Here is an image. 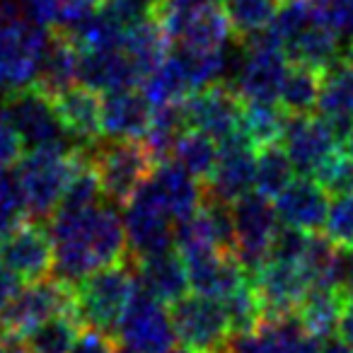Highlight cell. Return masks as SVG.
Segmentation results:
<instances>
[{
  "label": "cell",
  "instance_id": "6da1fadb",
  "mask_svg": "<svg viewBox=\"0 0 353 353\" xmlns=\"http://www.w3.org/2000/svg\"><path fill=\"white\" fill-rule=\"evenodd\" d=\"M49 232L59 279L70 283L128 259L123 218L112 206L97 203L88 211H56Z\"/></svg>",
  "mask_w": 353,
  "mask_h": 353
},
{
  "label": "cell",
  "instance_id": "7a4b0ae2",
  "mask_svg": "<svg viewBox=\"0 0 353 353\" xmlns=\"http://www.w3.org/2000/svg\"><path fill=\"white\" fill-rule=\"evenodd\" d=\"M88 145H46L32 148L17 162V182L30 206V216L37 221L51 218L61 206L70 179L78 172L80 162L85 160Z\"/></svg>",
  "mask_w": 353,
  "mask_h": 353
},
{
  "label": "cell",
  "instance_id": "3957f363",
  "mask_svg": "<svg viewBox=\"0 0 353 353\" xmlns=\"http://www.w3.org/2000/svg\"><path fill=\"white\" fill-rule=\"evenodd\" d=\"M271 27L293 63L324 70L339 59V34L319 17L312 0H288Z\"/></svg>",
  "mask_w": 353,
  "mask_h": 353
},
{
  "label": "cell",
  "instance_id": "277c9868",
  "mask_svg": "<svg viewBox=\"0 0 353 353\" xmlns=\"http://www.w3.org/2000/svg\"><path fill=\"white\" fill-rule=\"evenodd\" d=\"M136 290V271L131 261L107 266L75 283V305L85 327L117 336L119 319Z\"/></svg>",
  "mask_w": 353,
  "mask_h": 353
},
{
  "label": "cell",
  "instance_id": "5b68a950",
  "mask_svg": "<svg viewBox=\"0 0 353 353\" xmlns=\"http://www.w3.org/2000/svg\"><path fill=\"white\" fill-rule=\"evenodd\" d=\"M75 283L65 279H41L34 283H27L17 290L3 312H0V334L3 339L22 341L27 334L37 327L49 322L51 317H59L65 312H75Z\"/></svg>",
  "mask_w": 353,
  "mask_h": 353
},
{
  "label": "cell",
  "instance_id": "8992f818",
  "mask_svg": "<svg viewBox=\"0 0 353 353\" xmlns=\"http://www.w3.org/2000/svg\"><path fill=\"white\" fill-rule=\"evenodd\" d=\"M88 150L104 196L119 206H126L155 170V160L143 141H112L104 145L94 143L88 145Z\"/></svg>",
  "mask_w": 353,
  "mask_h": 353
},
{
  "label": "cell",
  "instance_id": "52a82bcc",
  "mask_svg": "<svg viewBox=\"0 0 353 353\" xmlns=\"http://www.w3.org/2000/svg\"><path fill=\"white\" fill-rule=\"evenodd\" d=\"M176 341L187 353H228L232 329L221 300L184 295L170 305Z\"/></svg>",
  "mask_w": 353,
  "mask_h": 353
},
{
  "label": "cell",
  "instance_id": "ba28073f",
  "mask_svg": "<svg viewBox=\"0 0 353 353\" xmlns=\"http://www.w3.org/2000/svg\"><path fill=\"white\" fill-rule=\"evenodd\" d=\"M242 44L245 61L237 73L235 90L245 102H279L281 85L288 70V56L274 27L256 32Z\"/></svg>",
  "mask_w": 353,
  "mask_h": 353
},
{
  "label": "cell",
  "instance_id": "9c48e42d",
  "mask_svg": "<svg viewBox=\"0 0 353 353\" xmlns=\"http://www.w3.org/2000/svg\"><path fill=\"white\" fill-rule=\"evenodd\" d=\"M117 341L133 353H172L176 348V334L170 310L136 283V290L119 319Z\"/></svg>",
  "mask_w": 353,
  "mask_h": 353
},
{
  "label": "cell",
  "instance_id": "30bf717a",
  "mask_svg": "<svg viewBox=\"0 0 353 353\" xmlns=\"http://www.w3.org/2000/svg\"><path fill=\"white\" fill-rule=\"evenodd\" d=\"M49 39L46 27L30 17L0 25V88L10 92L34 83Z\"/></svg>",
  "mask_w": 353,
  "mask_h": 353
},
{
  "label": "cell",
  "instance_id": "8fae6325",
  "mask_svg": "<svg viewBox=\"0 0 353 353\" xmlns=\"http://www.w3.org/2000/svg\"><path fill=\"white\" fill-rule=\"evenodd\" d=\"M232 225H235V252L252 276L266 259L279 232V213L274 203L261 194H247L232 203Z\"/></svg>",
  "mask_w": 353,
  "mask_h": 353
},
{
  "label": "cell",
  "instance_id": "7c38bea8",
  "mask_svg": "<svg viewBox=\"0 0 353 353\" xmlns=\"http://www.w3.org/2000/svg\"><path fill=\"white\" fill-rule=\"evenodd\" d=\"M0 109L6 112L15 131L20 133L25 148H30V150L68 143V136H65L59 114L54 109V99L39 92L34 85L6 92Z\"/></svg>",
  "mask_w": 353,
  "mask_h": 353
},
{
  "label": "cell",
  "instance_id": "4fadbf2b",
  "mask_svg": "<svg viewBox=\"0 0 353 353\" xmlns=\"http://www.w3.org/2000/svg\"><path fill=\"white\" fill-rule=\"evenodd\" d=\"M162 27L172 41L179 46L199 51H225V44L232 39V27L225 10L216 3L176 10V8H160L157 12Z\"/></svg>",
  "mask_w": 353,
  "mask_h": 353
},
{
  "label": "cell",
  "instance_id": "5bb4252c",
  "mask_svg": "<svg viewBox=\"0 0 353 353\" xmlns=\"http://www.w3.org/2000/svg\"><path fill=\"white\" fill-rule=\"evenodd\" d=\"M242 104H245V99L232 85L213 83L184 99L187 123L192 131L206 133L221 145L223 141L240 133Z\"/></svg>",
  "mask_w": 353,
  "mask_h": 353
},
{
  "label": "cell",
  "instance_id": "9a60e30c",
  "mask_svg": "<svg viewBox=\"0 0 353 353\" xmlns=\"http://www.w3.org/2000/svg\"><path fill=\"white\" fill-rule=\"evenodd\" d=\"M123 228H126L128 259H143L174 247V221L150 196L145 184L126 203Z\"/></svg>",
  "mask_w": 353,
  "mask_h": 353
},
{
  "label": "cell",
  "instance_id": "2e32d148",
  "mask_svg": "<svg viewBox=\"0 0 353 353\" xmlns=\"http://www.w3.org/2000/svg\"><path fill=\"white\" fill-rule=\"evenodd\" d=\"M256 176V148L245 136L235 133L221 143L218 162L208 179L203 182V196L232 206L250 194Z\"/></svg>",
  "mask_w": 353,
  "mask_h": 353
},
{
  "label": "cell",
  "instance_id": "e0dca14e",
  "mask_svg": "<svg viewBox=\"0 0 353 353\" xmlns=\"http://www.w3.org/2000/svg\"><path fill=\"white\" fill-rule=\"evenodd\" d=\"M250 279L259 295L264 319L295 314L300 300L312 285L300 264H285L274 259H266Z\"/></svg>",
  "mask_w": 353,
  "mask_h": 353
},
{
  "label": "cell",
  "instance_id": "ac0fdd59",
  "mask_svg": "<svg viewBox=\"0 0 353 353\" xmlns=\"http://www.w3.org/2000/svg\"><path fill=\"white\" fill-rule=\"evenodd\" d=\"M0 259L22 283L49 279L56 261L51 232L39 221H27L0 245Z\"/></svg>",
  "mask_w": 353,
  "mask_h": 353
},
{
  "label": "cell",
  "instance_id": "d6986e66",
  "mask_svg": "<svg viewBox=\"0 0 353 353\" xmlns=\"http://www.w3.org/2000/svg\"><path fill=\"white\" fill-rule=\"evenodd\" d=\"M182 256L187 264L189 285L203 298L225 300L247 281L245 266L232 250H201Z\"/></svg>",
  "mask_w": 353,
  "mask_h": 353
},
{
  "label": "cell",
  "instance_id": "ffe728a7",
  "mask_svg": "<svg viewBox=\"0 0 353 353\" xmlns=\"http://www.w3.org/2000/svg\"><path fill=\"white\" fill-rule=\"evenodd\" d=\"M336 133L322 117H290L285 133L281 138L283 150L288 152L295 172L312 174L334 150H336Z\"/></svg>",
  "mask_w": 353,
  "mask_h": 353
},
{
  "label": "cell",
  "instance_id": "44dd1931",
  "mask_svg": "<svg viewBox=\"0 0 353 353\" xmlns=\"http://www.w3.org/2000/svg\"><path fill=\"white\" fill-rule=\"evenodd\" d=\"M145 189L174 221V225L196 213L203 203V184H199L196 176H192L182 165L172 160L155 165L152 174L148 176Z\"/></svg>",
  "mask_w": 353,
  "mask_h": 353
},
{
  "label": "cell",
  "instance_id": "7402d4cb",
  "mask_svg": "<svg viewBox=\"0 0 353 353\" xmlns=\"http://www.w3.org/2000/svg\"><path fill=\"white\" fill-rule=\"evenodd\" d=\"M274 208L283 225L312 235V232L322 230L324 223H327V192L314 182L312 176H295L293 182L276 196Z\"/></svg>",
  "mask_w": 353,
  "mask_h": 353
},
{
  "label": "cell",
  "instance_id": "603a6c76",
  "mask_svg": "<svg viewBox=\"0 0 353 353\" xmlns=\"http://www.w3.org/2000/svg\"><path fill=\"white\" fill-rule=\"evenodd\" d=\"M136 271V283L145 293H150L155 300L165 305L176 303L187 295L189 288V274L184 256L179 250H165L157 254L143 256V259H128Z\"/></svg>",
  "mask_w": 353,
  "mask_h": 353
},
{
  "label": "cell",
  "instance_id": "cb8c5ba5",
  "mask_svg": "<svg viewBox=\"0 0 353 353\" xmlns=\"http://www.w3.org/2000/svg\"><path fill=\"white\" fill-rule=\"evenodd\" d=\"M150 121L152 104L136 88L102 97V133L112 141H143Z\"/></svg>",
  "mask_w": 353,
  "mask_h": 353
},
{
  "label": "cell",
  "instance_id": "d4e9b609",
  "mask_svg": "<svg viewBox=\"0 0 353 353\" xmlns=\"http://www.w3.org/2000/svg\"><path fill=\"white\" fill-rule=\"evenodd\" d=\"M54 109L65 136L75 143L94 145L102 133V97L85 85H73L54 99Z\"/></svg>",
  "mask_w": 353,
  "mask_h": 353
},
{
  "label": "cell",
  "instance_id": "484cf974",
  "mask_svg": "<svg viewBox=\"0 0 353 353\" xmlns=\"http://www.w3.org/2000/svg\"><path fill=\"white\" fill-rule=\"evenodd\" d=\"M317 109L339 141H346L353 133V65L346 59H336L322 70Z\"/></svg>",
  "mask_w": 353,
  "mask_h": 353
},
{
  "label": "cell",
  "instance_id": "4316f807",
  "mask_svg": "<svg viewBox=\"0 0 353 353\" xmlns=\"http://www.w3.org/2000/svg\"><path fill=\"white\" fill-rule=\"evenodd\" d=\"M348 303H351V290L341 285H310L305 298L300 300L295 317L300 327L312 339H329L346 317Z\"/></svg>",
  "mask_w": 353,
  "mask_h": 353
},
{
  "label": "cell",
  "instance_id": "83f0119b",
  "mask_svg": "<svg viewBox=\"0 0 353 353\" xmlns=\"http://www.w3.org/2000/svg\"><path fill=\"white\" fill-rule=\"evenodd\" d=\"M138 83L141 75L123 49L88 51L80 56V85L94 92L107 94L117 90H131Z\"/></svg>",
  "mask_w": 353,
  "mask_h": 353
},
{
  "label": "cell",
  "instance_id": "f1b7e54d",
  "mask_svg": "<svg viewBox=\"0 0 353 353\" xmlns=\"http://www.w3.org/2000/svg\"><path fill=\"white\" fill-rule=\"evenodd\" d=\"M80 56L83 54L78 51V46L63 32L54 30L39 63V73L32 85L49 99H56L80 80Z\"/></svg>",
  "mask_w": 353,
  "mask_h": 353
},
{
  "label": "cell",
  "instance_id": "f546056e",
  "mask_svg": "<svg viewBox=\"0 0 353 353\" xmlns=\"http://www.w3.org/2000/svg\"><path fill=\"white\" fill-rule=\"evenodd\" d=\"M170 41L172 39L165 27H162L160 17H150V20L138 22V25L126 30L121 49L126 51L131 63L136 65L141 83L152 70L165 63V59L170 56Z\"/></svg>",
  "mask_w": 353,
  "mask_h": 353
},
{
  "label": "cell",
  "instance_id": "4dcf8cb0",
  "mask_svg": "<svg viewBox=\"0 0 353 353\" xmlns=\"http://www.w3.org/2000/svg\"><path fill=\"white\" fill-rule=\"evenodd\" d=\"M187 131H189V123H187V112H184V102L152 107V121L145 138H143V145L148 148L155 165H160V162L170 160L172 152H174L176 141Z\"/></svg>",
  "mask_w": 353,
  "mask_h": 353
},
{
  "label": "cell",
  "instance_id": "1f68e13d",
  "mask_svg": "<svg viewBox=\"0 0 353 353\" xmlns=\"http://www.w3.org/2000/svg\"><path fill=\"white\" fill-rule=\"evenodd\" d=\"M288 119V112L279 102H245L240 131L259 150V148L281 143Z\"/></svg>",
  "mask_w": 353,
  "mask_h": 353
},
{
  "label": "cell",
  "instance_id": "d6a6232c",
  "mask_svg": "<svg viewBox=\"0 0 353 353\" xmlns=\"http://www.w3.org/2000/svg\"><path fill=\"white\" fill-rule=\"evenodd\" d=\"M319 90H322V68L290 63L285 70L283 85H281L279 104L290 117H305V114H312V109L317 107Z\"/></svg>",
  "mask_w": 353,
  "mask_h": 353
},
{
  "label": "cell",
  "instance_id": "836d02e7",
  "mask_svg": "<svg viewBox=\"0 0 353 353\" xmlns=\"http://www.w3.org/2000/svg\"><path fill=\"white\" fill-rule=\"evenodd\" d=\"M78 46L80 54L88 51H107V49H121L126 27L119 25L107 10H94L92 15L83 17L75 25L59 30Z\"/></svg>",
  "mask_w": 353,
  "mask_h": 353
},
{
  "label": "cell",
  "instance_id": "e575fe53",
  "mask_svg": "<svg viewBox=\"0 0 353 353\" xmlns=\"http://www.w3.org/2000/svg\"><path fill=\"white\" fill-rule=\"evenodd\" d=\"M85 332V322L80 319L78 310L51 317L41 327L22 339L27 353H70L80 334Z\"/></svg>",
  "mask_w": 353,
  "mask_h": 353
},
{
  "label": "cell",
  "instance_id": "d590c367",
  "mask_svg": "<svg viewBox=\"0 0 353 353\" xmlns=\"http://www.w3.org/2000/svg\"><path fill=\"white\" fill-rule=\"evenodd\" d=\"M293 172L295 167L281 143L259 148L256 150V176H254L256 194H261L266 199H276L295 179Z\"/></svg>",
  "mask_w": 353,
  "mask_h": 353
},
{
  "label": "cell",
  "instance_id": "8d00e7d4",
  "mask_svg": "<svg viewBox=\"0 0 353 353\" xmlns=\"http://www.w3.org/2000/svg\"><path fill=\"white\" fill-rule=\"evenodd\" d=\"M218 152H221V145H218L211 136L189 128V131L176 141L172 157H174L176 165H182L192 176L206 182L208 174H211L218 162Z\"/></svg>",
  "mask_w": 353,
  "mask_h": 353
},
{
  "label": "cell",
  "instance_id": "74e56055",
  "mask_svg": "<svg viewBox=\"0 0 353 353\" xmlns=\"http://www.w3.org/2000/svg\"><path fill=\"white\" fill-rule=\"evenodd\" d=\"M223 10L230 20L232 34L240 41L271 27L276 17V0H223Z\"/></svg>",
  "mask_w": 353,
  "mask_h": 353
},
{
  "label": "cell",
  "instance_id": "f35d334b",
  "mask_svg": "<svg viewBox=\"0 0 353 353\" xmlns=\"http://www.w3.org/2000/svg\"><path fill=\"white\" fill-rule=\"evenodd\" d=\"M221 303H223V307H225L228 322H230V329H232V336L254 332V329L261 324V319H264L259 295H256L252 281H245L235 293L228 295V298L221 300Z\"/></svg>",
  "mask_w": 353,
  "mask_h": 353
},
{
  "label": "cell",
  "instance_id": "ab89813d",
  "mask_svg": "<svg viewBox=\"0 0 353 353\" xmlns=\"http://www.w3.org/2000/svg\"><path fill=\"white\" fill-rule=\"evenodd\" d=\"M30 206L15 172H0V245L27 223Z\"/></svg>",
  "mask_w": 353,
  "mask_h": 353
},
{
  "label": "cell",
  "instance_id": "60d3db41",
  "mask_svg": "<svg viewBox=\"0 0 353 353\" xmlns=\"http://www.w3.org/2000/svg\"><path fill=\"white\" fill-rule=\"evenodd\" d=\"M314 182L327 192V196H346L353 192V155L346 150H334L314 170Z\"/></svg>",
  "mask_w": 353,
  "mask_h": 353
},
{
  "label": "cell",
  "instance_id": "b9f144b4",
  "mask_svg": "<svg viewBox=\"0 0 353 353\" xmlns=\"http://www.w3.org/2000/svg\"><path fill=\"white\" fill-rule=\"evenodd\" d=\"M324 235L341 250H353V192L334 199L324 223Z\"/></svg>",
  "mask_w": 353,
  "mask_h": 353
},
{
  "label": "cell",
  "instance_id": "7bdbcfd3",
  "mask_svg": "<svg viewBox=\"0 0 353 353\" xmlns=\"http://www.w3.org/2000/svg\"><path fill=\"white\" fill-rule=\"evenodd\" d=\"M310 235L303 230H295V228H279L274 237V245H271L269 259L274 261H285V264H300L307 250Z\"/></svg>",
  "mask_w": 353,
  "mask_h": 353
},
{
  "label": "cell",
  "instance_id": "ee69618b",
  "mask_svg": "<svg viewBox=\"0 0 353 353\" xmlns=\"http://www.w3.org/2000/svg\"><path fill=\"white\" fill-rule=\"evenodd\" d=\"M319 17L341 34H353V0H312Z\"/></svg>",
  "mask_w": 353,
  "mask_h": 353
},
{
  "label": "cell",
  "instance_id": "f6af8a7d",
  "mask_svg": "<svg viewBox=\"0 0 353 353\" xmlns=\"http://www.w3.org/2000/svg\"><path fill=\"white\" fill-rule=\"evenodd\" d=\"M22 150H25V143L20 133L0 109V172H8L12 165H17L22 160Z\"/></svg>",
  "mask_w": 353,
  "mask_h": 353
},
{
  "label": "cell",
  "instance_id": "bcb514c9",
  "mask_svg": "<svg viewBox=\"0 0 353 353\" xmlns=\"http://www.w3.org/2000/svg\"><path fill=\"white\" fill-rule=\"evenodd\" d=\"M70 353H119V341L114 334L88 327L70 348Z\"/></svg>",
  "mask_w": 353,
  "mask_h": 353
},
{
  "label": "cell",
  "instance_id": "7dc6e473",
  "mask_svg": "<svg viewBox=\"0 0 353 353\" xmlns=\"http://www.w3.org/2000/svg\"><path fill=\"white\" fill-rule=\"evenodd\" d=\"M102 0H59V30L75 25L83 17L92 15L94 10H99Z\"/></svg>",
  "mask_w": 353,
  "mask_h": 353
},
{
  "label": "cell",
  "instance_id": "c3c4849f",
  "mask_svg": "<svg viewBox=\"0 0 353 353\" xmlns=\"http://www.w3.org/2000/svg\"><path fill=\"white\" fill-rule=\"evenodd\" d=\"M20 283L22 281L17 279L15 274H12L10 269L6 266V261L0 259V312L10 305V300L17 295V290H20Z\"/></svg>",
  "mask_w": 353,
  "mask_h": 353
},
{
  "label": "cell",
  "instance_id": "681fc988",
  "mask_svg": "<svg viewBox=\"0 0 353 353\" xmlns=\"http://www.w3.org/2000/svg\"><path fill=\"white\" fill-rule=\"evenodd\" d=\"M319 353H353V343L343 336H329L319 346Z\"/></svg>",
  "mask_w": 353,
  "mask_h": 353
},
{
  "label": "cell",
  "instance_id": "f907efd6",
  "mask_svg": "<svg viewBox=\"0 0 353 353\" xmlns=\"http://www.w3.org/2000/svg\"><path fill=\"white\" fill-rule=\"evenodd\" d=\"M206 3H216V0H162L160 8H176V10H189V8L206 6Z\"/></svg>",
  "mask_w": 353,
  "mask_h": 353
},
{
  "label": "cell",
  "instance_id": "816d5d0a",
  "mask_svg": "<svg viewBox=\"0 0 353 353\" xmlns=\"http://www.w3.org/2000/svg\"><path fill=\"white\" fill-rule=\"evenodd\" d=\"M341 334L343 339L353 343V285H351V303H348V310H346V317L341 322Z\"/></svg>",
  "mask_w": 353,
  "mask_h": 353
},
{
  "label": "cell",
  "instance_id": "f5cc1de1",
  "mask_svg": "<svg viewBox=\"0 0 353 353\" xmlns=\"http://www.w3.org/2000/svg\"><path fill=\"white\" fill-rule=\"evenodd\" d=\"M0 353H27V348H25V343H22V341L3 339V341H0Z\"/></svg>",
  "mask_w": 353,
  "mask_h": 353
},
{
  "label": "cell",
  "instance_id": "db71d44e",
  "mask_svg": "<svg viewBox=\"0 0 353 353\" xmlns=\"http://www.w3.org/2000/svg\"><path fill=\"white\" fill-rule=\"evenodd\" d=\"M343 150H346L348 155H353V133L346 138V141H343Z\"/></svg>",
  "mask_w": 353,
  "mask_h": 353
},
{
  "label": "cell",
  "instance_id": "11a10c76",
  "mask_svg": "<svg viewBox=\"0 0 353 353\" xmlns=\"http://www.w3.org/2000/svg\"><path fill=\"white\" fill-rule=\"evenodd\" d=\"M346 61L353 65V39H351V44H348V51H346Z\"/></svg>",
  "mask_w": 353,
  "mask_h": 353
},
{
  "label": "cell",
  "instance_id": "9f6ffc18",
  "mask_svg": "<svg viewBox=\"0 0 353 353\" xmlns=\"http://www.w3.org/2000/svg\"><path fill=\"white\" fill-rule=\"evenodd\" d=\"M119 353H133V351H128V348H126V351H119Z\"/></svg>",
  "mask_w": 353,
  "mask_h": 353
},
{
  "label": "cell",
  "instance_id": "6f0895ef",
  "mask_svg": "<svg viewBox=\"0 0 353 353\" xmlns=\"http://www.w3.org/2000/svg\"><path fill=\"white\" fill-rule=\"evenodd\" d=\"M0 341H3V334H0Z\"/></svg>",
  "mask_w": 353,
  "mask_h": 353
},
{
  "label": "cell",
  "instance_id": "680465c9",
  "mask_svg": "<svg viewBox=\"0 0 353 353\" xmlns=\"http://www.w3.org/2000/svg\"><path fill=\"white\" fill-rule=\"evenodd\" d=\"M283 3H288V0H283Z\"/></svg>",
  "mask_w": 353,
  "mask_h": 353
}]
</instances>
